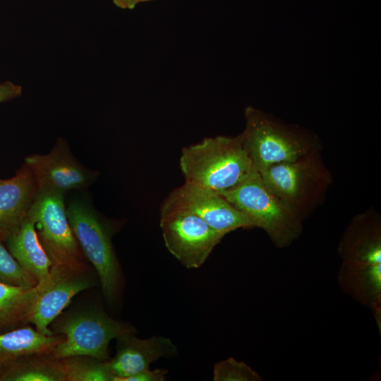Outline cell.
<instances>
[{
    "label": "cell",
    "mask_w": 381,
    "mask_h": 381,
    "mask_svg": "<svg viewBox=\"0 0 381 381\" xmlns=\"http://www.w3.org/2000/svg\"><path fill=\"white\" fill-rule=\"evenodd\" d=\"M338 280L354 300L381 310V219L373 207L354 216L339 243Z\"/></svg>",
    "instance_id": "obj_1"
},
{
    "label": "cell",
    "mask_w": 381,
    "mask_h": 381,
    "mask_svg": "<svg viewBox=\"0 0 381 381\" xmlns=\"http://www.w3.org/2000/svg\"><path fill=\"white\" fill-rule=\"evenodd\" d=\"M245 117L246 128L241 133L243 145L258 171L322 151L320 139L309 130L285 123L251 107L246 108Z\"/></svg>",
    "instance_id": "obj_2"
},
{
    "label": "cell",
    "mask_w": 381,
    "mask_h": 381,
    "mask_svg": "<svg viewBox=\"0 0 381 381\" xmlns=\"http://www.w3.org/2000/svg\"><path fill=\"white\" fill-rule=\"evenodd\" d=\"M180 167L186 182L217 192L233 188L254 169L241 134L206 138L183 147Z\"/></svg>",
    "instance_id": "obj_3"
},
{
    "label": "cell",
    "mask_w": 381,
    "mask_h": 381,
    "mask_svg": "<svg viewBox=\"0 0 381 381\" xmlns=\"http://www.w3.org/2000/svg\"><path fill=\"white\" fill-rule=\"evenodd\" d=\"M218 193L245 214L254 227L263 229L278 248L290 246L302 232L303 220L265 183L255 169L233 188Z\"/></svg>",
    "instance_id": "obj_4"
},
{
    "label": "cell",
    "mask_w": 381,
    "mask_h": 381,
    "mask_svg": "<svg viewBox=\"0 0 381 381\" xmlns=\"http://www.w3.org/2000/svg\"><path fill=\"white\" fill-rule=\"evenodd\" d=\"M66 214L70 226L87 260L95 267L104 296L114 301L120 291L121 273L112 245L116 231L85 196H76L68 202Z\"/></svg>",
    "instance_id": "obj_5"
},
{
    "label": "cell",
    "mask_w": 381,
    "mask_h": 381,
    "mask_svg": "<svg viewBox=\"0 0 381 381\" xmlns=\"http://www.w3.org/2000/svg\"><path fill=\"white\" fill-rule=\"evenodd\" d=\"M321 152L258 171L265 183L303 221L322 203L333 182Z\"/></svg>",
    "instance_id": "obj_6"
},
{
    "label": "cell",
    "mask_w": 381,
    "mask_h": 381,
    "mask_svg": "<svg viewBox=\"0 0 381 381\" xmlns=\"http://www.w3.org/2000/svg\"><path fill=\"white\" fill-rule=\"evenodd\" d=\"M49 328L54 334L64 337L52 352L55 358L86 355L102 361L109 360L108 346L111 340L135 332L130 325L94 308L61 313Z\"/></svg>",
    "instance_id": "obj_7"
},
{
    "label": "cell",
    "mask_w": 381,
    "mask_h": 381,
    "mask_svg": "<svg viewBox=\"0 0 381 381\" xmlns=\"http://www.w3.org/2000/svg\"><path fill=\"white\" fill-rule=\"evenodd\" d=\"M64 198L56 192L38 191L29 214L54 265H85L87 260L70 226Z\"/></svg>",
    "instance_id": "obj_8"
},
{
    "label": "cell",
    "mask_w": 381,
    "mask_h": 381,
    "mask_svg": "<svg viewBox=\"0 0 381 381\" xmlns=\"http://www.w3.org/2000/svg\"><path fill=\"white\" fill-rule=\"evenodd\" d=\"M160 214L164 244L187 268L202 266L225 236L186 210H173Z\"/></svg>",
    "instance_id": "obj_9"
},
{
    "label": "cell",
    "mask_w": 381,
    "mask_h": 381,
    "mask_svg": "<svg viewBox=\"0 0 381 381\" xmlns=\"http://www.w3.org/2000/svg\"><path fill=\"white\" fill-rule=\"evenodd\" d=\"M186 210L226 235L239 228L254 227L250 219L218 192L186 182L172 190L162 204L160 213Z\"/></svg>",
    "instance_id": "obj_10"
},
{
    "label": "cell",
    "mask_w": 381,
    "mask_h": 381,
    "mask_svg": "<svg viewBox=\"0 0 381 381\" xmlns=\"http://www.w3.org/2000/svg\"><path fill=\"white\" fill-rule=\"evenodd\" d=\"M95 285L87 265H53L49 279L42 286L33 306L30 322L42 334H54L49 328L51 323L76 294Z\"/></svg>",
    "instance_id": "obj_11"
},
{
    "label": "cell",
    "mask_w": 381,
    "mask_h": 381,
    "mask_svg": "<svg viewBox=\"0 0 381 381\" xmlns=\"http://www.w3.org/2000/svg\"><path fill=\"white\" fill-rule=\"evenodd\" d=\"M25 163L32 171L39 191L66 194L71 190L90 186L99 173L84 167L72 154L66 140L57 139L52 150L46 155H31Z\"/></svg>",
    "instance_id": "obj_12"
},
{
    "label": "cell",
    "mask_w": 381,
    "mask_h": 381,
    "mask_svg": "<svg viewBox=\"0 0 381 381\" xmlns=\"http://www.w3.org/2000/svg\"><path fill=\"white\" fill-rule=\"evenodd\" d=\"M116 355L109 360L114 381H123L143 370L161 357L173 356L176 346L170 339L152 337L138 339L134 334H128L116 339Z\"/></svg>",
    "instance_id": "obj_13"
},
{
    "label": "cell",
    "mask_w": 381,
    "mask_h": 381,
    "mask_svg": "<svg viewBox=\"0 0 381 381\" xmlns=\"http://www.w3.org/2000/svg\"><path fill=\"white\" fill-rule=\"evenodd\" d=\"M38 191L35 175L25 163L14 176L0 179V235L4 241L26 217Z\"/></svg>",
    "instance_id": "obj_14"
},
{
    "label": "cell",
    "mask_w": 381,
    "mask_h": 381,
    "mask_svg": "<svg viewBox=\"0 0 381 381\" xmlns=\"http://www.w3.org/2000/svg\"><path fill=\"white\" fill-rule=\"evenodd\" d=\"M4 243L37 284L43 286L48 282L53 263L40 241L35 222L29 212L19 226L6 236Z\"/></svg>",
    "instance_id": "obj_15"
},
{
    "label": "cell",
    "mask_w": 381,
    "mask_h": 381,
    "mask_svg": "<svg viewBox=\"0 0 381 381\" xmlns=\"http://www.w3.org/2000/svg\"><path fill=\"white\" fill-rule=\"evenodd\" d=\"M64 340L61 334L44 335L28 325L0 333V370L29 353H52Z\"/></svg>",
    "instance_id": "obj_16"
},
{
    "label": "cell",
    "mask_w": 381,
    "mask_h": 381,
    "mask_svg": "<svg viewBox=\"0 0 381 381\" xmlns=\"http://www.w3.org/2000/svg\"><path fill=\"white\" fill-rule=\"evenodd\" d=\"M0 381H66V377L60 358L52 353H32L0 370Z\"/></svg>",
    "instance_id": "obj_17"
},
{
    "label": "cell",
    "mask_w": 381,
    "mask_h": 381,
    "mask_svg": "<svg viewBox=\"0 0 381 381\" xmlns=\"http://www.w3.org/2000/svg\"><path fill=\"white\" fill-rule=\"evenodd\" d=\"M42 286L24 288L0 282V333L30 323V315Z\"/></svg>",
    "instance_id": "obj_18"
},
{
    "label": "cell",
    "mask_w": 381,
    "mask_h": 381,
    "mask_svg": "<svg viewBox=\"0 0 381 381\" xmlns=\"http://www.w3.org/2000/svg\"><path fill=\"white\" fill-rule=\"evenodd\" d=\"M66 381H114L108 361L86 355L60 358Z\"/></svg>",
    "instance_id": "obj_19"
},
{
    "label": "cell",
    "mask_w": 381,
    "mask_h": 381,
    "mask_svg": "<svg viewBox=\"0 0 381 381\" xmlns=\"http://www.w3.org/2000/svg\"><path fill=\"white\" fill-rule=\"evenodd\" d=\"M0 282L24 288H32L37 285V282L20 266L9 252L1 235Z\"/></svg>",
    "instance_id": "obj_20"
},
{
    "label": "cell",
    "mask_w": 381,
    "mask_h": 381,
    "mask_svg": "<svg viewBox=\"0 0 381 381\" xmlns=\"http://www.w3.org/2000/svg\"><path fill=\"white\" fill-rule=\"evenodd\" d=\"M213 380L214 381H260L262 378L246 363L229 357L214 364Z\"/></svg>",
    "instance_id": "obj_21"
},
{
    "label": "cell",
    "mask_w": 381,
    "mask_h": 381,
    "mask_svg": "<svg viewBox=\"0 0 381 381\" xmlns=\"http://www.w3.org/2000/svg\"><path fill=\"white\" fill-rule=\"evenodd\" d=\"M167 373V370L164 369L151 370L147 368L126 377L123 381H163Z\"/></svg>",
    "instance_id": "obj_22"
},
{
    "label": "cell",
    "mask_w": 381,
    "mask_h": 381,
    "mask_svg": "<svg viewBox=\"0 0 381 381\" xmlns=\"http://www.w3.org/2000/svg\"><path fill=\"white\" fill-rule=\"evenodd\" d=\"M22 87L11 81L0 83V102L11 100L20 96Z\"/></svg>",
    "instance_id": "obj_23"
},
{
    "label": "cell",
    "mask_w": 381,
    "mask_h": 381,
    "mask_svg": "<svg viewBox=\"0 0 381 381\" xmlns=\"http://www.w3.org/2000/svg\"><path fill=\"white\" fill-rule=\"evenodd\" d=\"M114 4L121 8L133 9L143 0H113Z\"/></svg>",
    "instance_id": "obj_24"
},
{
    "label": "cell",
    "mask_w": 381,
    "mask_h": 381,
    "mask_svg": "<svg viewBox=\"0 0 381 381\" xmlns=\"http://www.w3.org/2000/svg\"><path fill=\"white\" fill-rule=\"evenodd\" d=\"M153 1V0H143V2H147V1Z\"/></svg>",
    "instance_id": "obj_25"
}]
</instances>
